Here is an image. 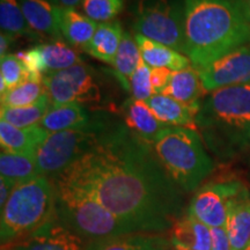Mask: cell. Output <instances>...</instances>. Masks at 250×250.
I'll use <instances>...</instances> for the list:
<instances>
[{
  "label": "cell",
  "instance_id": "1",
  "mask_svg": "<svg viewBox=\"0 0 250 250\" xmlns=\"http://www.w3.org/2000/svg\"><path fill=\"white\" fill-rule=\"evenodd\" d=\"M57 176L94 197L134 232L167 233L182 217L181 189L151 144L115 124Z\"/></svg>",
  "mask_w": 250,
  "mask_h": 250
},
{
  "label": "cell",
  "instance_id": "2",
  "mask_svg": "<svg viewBox=\"0 0 250 250\" xmlns=\"http://www.w3.org/2000/svg\"><path fill=\"white\" fill-rule=\"evenodd\" d=\"M184 55L197 71L250 43V24L236 0H184Z\"/></svg>",
  "mask_w": 250,
  "mask_h": 250
},
{
  "label": "cell",
  "instance_id": "3",
  "mask_svg": "<svg viewBox=\"0 0 250 250\" xmlns=\"http://www.w3.org/2000/svg\"><path fill=\"white\" fill-rule=\"evenodd\" d=\"M197 126L214 151L237 149L250 143V83L210 92L201 102Z\"/></svg>",
  "mask_w": 250,
  "mask_h": 250
},
{
  "label": "cell",
  "instance_id": "4",
  "mask_svg": "<svg viewBox=\"0 0 250 250\" xmlns=\"http://www.w3.org/2000/svg\"><path fill=\"white\" fill-rule=\"evenodd\" d=\"M51 181L56 192V214L87 243L136 233L89 193L59 176Z\"/></svg>",
  "mask_w": 250,
  "mask_h": 250
},
{
  "label": "cell",
  "instance_id": "5",
  "mask_svg": "<svg viewBox=\"0 0 250 250\" xmlns=\"http://www.w3.org/2000/svg\"><path fill=\"white\" fill-rule=\"evenodd\" d=\"M152 146L166 171L183 191L196 190L213 170V161L195 129L167 126Z\"/></svg>",
  "mask_w": 250,
  "mask_h": 250
},
{
  "label": "cell",
  "instance_id": "6",
  "mask_svg": "<svg viewBox=\"0 0 250 250\" xmlns=\"http://www.w3.org/2000/svg\"><path fill=\"white\" fill-rule=\"evenodd\" d=\"M56 213V192L51 179L36 176L20 183L1 208L0 240L6 247L44 225Z\"/></svg>",
  "mask_w": 250,
  "mask_h": 250
},
{
  "label": "cell",
  "instance_id": "7",
  "mask_svg": "<svg viewBox=\"0 0 250 250\" xmlns=\"http://www.w3.org/2000/svg\"><path fill=\"white\" fill-rule=\"evenodd\" d=\"M107 121L96 117L83 126L49 133L36 153L39 174L54 179L83 158L109 127Z\"/></svg>",
  "mask_w": 250,
  "mask_h": 250
},
{
  "label": "cell",
  "instance_id": "8",
  "mask_svg": "<svg viewBox=\"0 0 250 250\" xmlns=\"http://www.w3.org/2000/svg\"><path fill=\"white\" fill-rule=\"evenodd\" d=\"M137 34L184 55V7L173 0H145L139 6Z\"/></svg>",
  "mask_w": 250,
  "mask_h": 250
},
{
  "label": "cell",
  "instance_id": "9",
  "mask_svg": "<svg viewBox=\"0 0 250 250\" xmlns=\"http://www.w3.org/2000/svg\"><path fill=\"white\" fill-rule=\"evenodd\" d=\"M43 85L52 104L94 103L101 99L100 88L90 68L83 62L43 77Z\"/></svg>",
  "mask_w": 250,
  "mask_h": 250
},
{
  "label": "cell",
  "instance_id": "10",
  "mask_svg": "<svg viewBox=\"0 0 250 250\" xmlns=\"http://www.w3.org/2000/svg\"><path fill=\"white\" fill-rule=\"evenodd\" d=\"M241 187L237 181L205 184L192 197L187 212L210 228L226 227L229 201Z\"/></svg>",
  "mask_w": 250,
  "mask_h": 250
},
{
  "label": "cell",
  "instance_id": "11",
  "mask_svg": "<svg viewBox=\"0 0 250 250\" xmlns=\"http://www.w3.org/2000/svg\"><path fill=\"white\" fill-rule=\"evenodd\" d=\"M199 76L206 92L250 83V43L211 62Z\"/></svg>",
  "mask_w": 250,
  "mask_h": 250
},
{
  "label": "cell",
  "instance_id": "12",
  "mask_svg": "<svg viewBox=\"0 0 250 250\" xmlns=\"http://www.w3.org/2000/svg\"><path fill=\"white\" fill-rule=\"evenodd\" d=\"M2 248H6L4 250H86L87 242L55 213L36 230Z\"/></svg>",
  "mask_w": 250,
  "mask_h": 250
},
{
  "label": "cell",
  "instance_id": "13",
  "mask_svg": "<svg viewBox=\"0 0 250 250\" xmlns=\"http://www.w3.org/2000/svg\"><path fill=\"white\" fill-rule=\"evenodd\" d=\"M226 230L232 250H245L250 245V193L243 186L228 205Z\"/></svg>",
  "mask_w": 250,
  "mask_h": 250
},
{
  "label": "cell",
  "instance_id": "14",
  "mask_svg": "<svg viewBox=\"0 0 250 250\" xmlns=\"http://www.w3.org/2000/svg\"><path fill=\"white\" fill-rule=\"evenodd\" d=\"M170 236L166 233H127L87 243L86 250H169Z\"/></svg>",
  "mask_w": 250,
  "mask_h": 250
},
{
  "label": "cell",
  "instance_id": "15",
  "mask_svg": "<svg viewBox=\"0 0 250 250\" xmlns=\"http://www.w3.org/2000/svg\"><path fill=\"white\" fill-rule=\"evenodd\" d=\"M174 250H211V228L187 212L169 230Z\"/></svg>",
  "mask_w": 250,
  "mask_h": 250
},
{
  "label": "cell",
  "instance_id": "16",
  "mask_svg": "<svg viewBox=\"0 0 250 250\" xmlns=\"http://www.w3.org/2000/svg\"><path fill=\"white\" fill-rule=\"evenodd\" d=\"M122 109L125 125L151 145L155 142L159 133L168 126L155 116L147 103L142 100L131 98L124 103Z\"/></svg>",
  "mask_w": 250,
  "mask_h": 250
},
{
  "label": "cell",
  "instance_id": "17",
  "mask_svg": "<svg viewBox=\"0 0 250 250\" xmlns=\"http://www.w3.org/2000/svg\"><path fill=\"white\" fill-rule=\"evenodd\" d=\"M145 102L155 116L168 126H182L196 130V118L199 108L184 104L164 94H154Z\"/></svg>",
  "mask_w": 250,
  "mask_h": 250
},
{
  "label": "cell",
  "instance_id": "18",
  "mask_svg": "<svg viewBox=\"0 0 250 250\" xmlns=\"http://www.w3.org/2000/svg\"><path fill=\"white\" fill-rule=\"evenodd\" d=\"M48 134L41 125L21 129L0 121V144L2 151L36 156L37 149Z\"/></svg>",
  "mask_w": 250,
  "mask_h": 250
},
{
  "label": "cell",
  "instance_id": "19",
  "mask_svg": "<svg viewBox=\"0 0 250 250\" xmlns=\"http://www.w3.org/2000/svg\"><path fill=\"white\" fill-rule=\"evenodd\" d=\"M29 27L39 35L61 41L58 27L57 6L49 0H18Z\"/></svg>",
  "mask_w": 250,
  "mask_h": 250
},
{
  "label": "cell",
  "instance_id": "20",
  "mask_svg": "<svg viewBox=\"0 0 250 250\" xmlns=\"http://www.w3.org/2000/svg\"><path fill=\"white\" fill-rule=\"evenodd\" d=\"M136 42L138 44L142 59L149 67H164L177 72L192 66L190 59L186 55L181 54L169 46L161 44L147 37L136 35Z\"/></svg>",
  "mask_w": 250,
  "mask_h": 250
},
{
  "label": "cell",
  "instance_id": "21",
  "mask_svg": "<svg viewBox=\"0 0 250 250\" xmlns=\"http://www.w3.org/2000/svg\"><path fill=\"white\" fill-rule=\"evenodd\" d=\"M58 27L62 39L71 46H83L92 40L99 23L74 8L57 7Z\"/></svg>",
  "mask_w": 250,
  "mask_h": 250
},
{
  "label": "cell",
  "instance_id": "22",
  "mask_svg": "<svg viewBox=\"0 0 250 250\" xmlns=\"http://www.w3.org/2000/svg\"><path fill=\"white\" fill-rule=\"evenodd\" d=\"M123 33V28L120 21L112 20L109 22L99 23L92 40L87 43L83 49L92 57L108 62V64H114Z\"/></svg>",
  "mask_w": 250,
  "mask_h": 250
},
{
  "label": "cell",
  "instance_id": "23",
  "mask_svg": "<svg viewBox=\"0 0 250 250\" xmlns=\"http://www.w3.org/2000/svg\"><path fill=\"white\" fill-rule=\"evenodd\" d=\"M92 121L88 111L79 103L52 104L40 125L48 133L76 129Z\"/></svg>",
  "mask_w": 250,
  "mask_h": 250
},
{
  "label": "cell",
  "instance_id": "24",
  "mask_svg": "<svg viewBox=\"0 0 250 250\" xmlns=\"http://www.w3.org/2000/svg\"><path fill=\"white\" fill-rule=\"evenodd\" d=\"M204 92L199 72L193 66L173 72L164 95L170 96L184 104L201 108V96Z\"/></svg>",
  "mask_w": 250,
  "mask_h": 250
},
{
  "label": "cell",
  "instance_id": "25",
  "mask_svg": "<svg viewBox=\"0 0 250 250\" xmlns=\"http://www.w3.org/2000/svg\"><path fill=\"white\" fill-rule=\"evenodd\" d=\"M0 173L13 182L15 186L40 176L36 156L1 151L0 154Z\"/></svg>",
  "mask_w": 250,
  "mask_h": 250
},
{
  "label": "cell",
  "instance_id": "26",
  "mask_svg": "<svg viewBox=\"0 0 250 250\" xmlns=\"http://www.w3.org/2000/svg\"><path fill=\"white\" fill-rule=\"evenodd\" d=\"M51 105V99H50L49 94L45 93L40 101L34 104L26 105V107L14 108L1 105L0 116H1V121L7 122L8 124L21 127V129H26V127L40 125Z\"/></svg>",
  "mask_w": 250,
  "mask_h": 250
},
{
  "label": "cell",
  "instance_id": "27",
  "mask_svg": "<svg viewBox=\"0 0 250 250\" xmlns=\"http://www.w3.org/2000/svg\"><path fill=\"white\" fill-rule=\"evenodd\" d=\"M37 48L42 57L44 76L83 62L76 50L62 41H54L51 43L37 45Z\"/></svg>",
  "mask_w": 250,
  "mask_h": 250
},
{
  "label": "cell",
  "instance_id": "28",
  "mask_svg": "<svg viewBox=\"0 0 250 250\" xmlns=\"http://www.w3.org/2000/svg\"><path fill=\"white\" fill-rule=\"evenodd\" d=\"M142 62V56L137 44L136 39L130 35V33L124 31L122 42L114 61V67L116 71V77L124 89L129 92V79L133 72L137 70Z\"/></svg>",
  "mask_w": 250,
  "mask_h": 250
},
{
  "label": "cell",
  "instance_id": "29",
  "mask_svg": "<svg viewBox=\"0 0 250 250\" xmlns=\"http://www.w3.org/2000/svg\"><path fill=\"white\" fill-rule=\"evenodd\" d=\"M0 28L1 33L14 37L26 36L36 40V34L28 24L18 0H0Z\"/></svg>",
  "mask_w": 250,
  "mask_h": 250
},
{
  "label": "cell",
  "instance_id": "30",
  "mask_svg": "<svg viewBox=\"0 0 250 250\" xmlns=\"http://www.w3.org/2000/svg\"><path fill=\"white\" fill-rule=\"evenodd\" d=\"M45 93L46 89L43 81L26 80L1 94V105L14 108L26 107L40 101Z\"/></svg>",
  "mask_w": 250,
  "mask_h": 250
},
{
  "label": "cell",
  "instance_id": "31",
  "mask_svg": "<svg viewBox=\"0 0 250 250\" xmlns=\"http://www.w3.org/2000/svg\"><path fill=\"white\" fill-rule=\"evenodd\" d=\"M85 15L98 23L112 21L123 8V0H83Z\"/></svg>",
  "mask_w": 250,
  "mask_h": 250
},
{
  "label": "cell",
  "instance_id": "32",
  "mask_svg": "<svg viewBox=\"0 0 250 250\" xmlns=\"http://www.w3.org/2000/svg\"><path fill=\"white\" fill-rule=\"evenodd\" d=\"M0 70H1L0 79L5 81L7 89L13 88L28 80L26 68L17 55L8 54L2 56L1 62H0Z\"/></svg>",
  "mask_w": 250,
  "mask_h": 250
},
{
  "label": "cell",
  "instance_id": "33",
  "mask_svg": "<svg viewBox=\"0 0 250 250\" xmlns=\"http://www.w3.org/2000/svg\"><path fill=\"white\" fill-rule=\"evenodd\" d=\"M129 92L132 94V98L142 101H146L154 95L151 83V67L143 59L137 70L130 77Z\"/></svg>",
  "mask_w": 250,
  "mask_h": 250
},
{
  "label": "cell",
  "instance_id": "34",
  "mask_svg": "<svg viewBox=\"0 0 250 250\" xmlns=\"http://www.w3.org/2000/svg\"><path fill=\"white\" fill-rule=\"evenodd\" d=\"M173 71L164 67H151V83L154 94H162L169 83Z\"/></svg>",
  "mask_w": 250,
  "mask_h": 250
},
{
  "label": "cell",
  "instance_id": "35",
  "mask_svg": "<svg viewBox=\"0 0 250 250\" xmlns=\"http://www.w3.org/2000/svg\"><path fill=\"white\" fill-rule=\"evenodd\" d=\"M212 248L211 250H232L229 236L225 227L211 228Z\"/></svg>",
  "mask_w": 250,
  "mask_h": 250
},
{
  "label": "cell",
  "instance_id": "36",
  "mask_svg": "<svg viewBox=\"0 0 250 250\" xmlns=\"http://www.w3.org/2000/svg\"><path fill=\"white\" fill-rule=\"evenodd\" d=\"M15 188V184L11 181L5 179V177H0V208H4L6 203H7L9 196Z\"/></svg>",
  "mask_w": 250,
  "mask_h": 250
},
{
  "label": "cell",
  "instance_id": "37",
  "mask_svg": "<svg viewBox=\"0 0 250 250\" xmlns=\"http://www.w3.org/2000/svg\"><path fill=\"white\" fill-rule=\"evenodd\" d=\"M15 39L17 37L1 33V35H0V56L1 57L5 55H8V50L11 48V45L13 44Z\"/></svg>",
  "mask_w": 250,
  "mask_h": 250
},
{
  "label": "cell",
  "instance_id": "38",
  "mask_svg": "<svg viewBox=\"0 0 250 250\" xmlns=\"http://www.w3.org/2000/svg\"><path fill=\"white\" fill-rule=\"evenodd\" d=\"M49 1L55 6H57V7L74 8L79 4H81L83 0H49Z\"/></svg>",
  "mask_w": 250,
  "mask_h": 250
},
{
  "label": "cell",
  "instance_id": "39",
  "mask_svg": "<svg viewBox=\"0 0 250 250\" xmlns=\"http://www.w3.org/2000/svg\"><path fill=\"white\" fill-rule=\"evenodd\" d=\"M239 2L240 7H241L243 14L248 20V22L250 24V0H236Z\"/></svg>",
  "mask_w": 250,
  "mask_h": 250
},
{
  "label": "cell",
  "instance_id": "40",
  "mask_svg": "<svg viewBox=\"0 0 250 250\" xmlns=\"http://www.w3.org/2000/svg\"><path fill=\"white\" fill-rule=\"evenodd\" d=\"M245 250H250V245H249V247H248V248H246Z\"/></svg>",
  "mask_w": 250,
  "mask_h": 250
}]
</instances>
